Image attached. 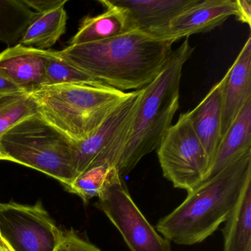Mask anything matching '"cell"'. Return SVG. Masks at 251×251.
<instances>
[{"instance_id": "cell-1", "label": "cell", "mask_w": 251, "mask_h": 251, "mask_svg": "<svg viewBox=\"0 0 251 251\" xmlns=\"http://www.w3.org/2000/svg\"><path fill=\"white\" fill-rule=\"evenodd\" d=\"M172 46L136 29L102 42L69 46L58 53L92 77L124 92L151 83L168 61Z\"/></svg>"}, {"instance_id": "cell-2", "label": "cell", "mask_w": 251, "mask_h": 251, "mask_svg": "<svg viewBox=\"0 0 251 251\" xmlns=\"http://www.w3.org/2000/svg\"><path fill=\"white\" fill-rule=\"evenodd\" d=\"M251 180V151L202 182L180 205L159 220L156 230L177 245L201 243L225 223Z\"/></svg>"}, {"instance_id": "cell-3", "label": "cell", "mask_w": 251, "mask_h": 251, "mask_svg": "<svg viewBox=\"0 0 251 251\" xmlns=\"http://www.w3.org/2000/svg\"><path fill=\"white\" fill-rule=\"evenodd\" d=\"M194 48L189 39L173 50L161 73L141 89L137 107L126 131L116 167L122 178L127 176L142 158L158 149L171 127L179 108L182 70Z\"/></svg>"}, {"instance_id": "cell-4", "label": "cell", "mask_w": 251, "mask_h": 251, "mask_svg": "<svg viewBox=\"0 0 251 251\" xmlns=\"http://www.w3.org/2000/svg\"><path fill=\"white\" fill-rule=\"evenodd\" d=\"M38 114L73 142L93 134L131 92L108 85H43L27 92Z\"/></svg>"}, {"instance_id": "cell-5", "label": "cell", "mask_w": 251, "mask_h": 251, "mask_svg": "<svg viewBox=\"0 0 251 251\" xmlns=\"http://www.w3.org/2000/svg\"><path fill=\"white\" fill-rule=\"evenodd\" d=\"M0 145L10 161L42 172L65 188L75 178L73 142L38 113L0 136Z\"/></svg>"}, {"instance_id": "cell-6", "label": "cell", "mask_w": 251, "mask_h": 251, "mask_svg": "<svg viewBox=\"0 0 251 251\" xmlns=\"http://www.w3.org/2000/svg\"><path fill=\"white\" fill-rule=\"evenodd\" d=\"M156 151L163 175L174 187L189 192L205 181L209 160L187 113L172 125Z\"/></svg>"}, {"instance_id": "cell-7", "label": "cell", "mask_w": 251, "mask_h": 251, "mask_svg": "<svg viewBox=\"0 0 251 251\" xmlns=\"http://www.w3.org/2000/svg\"><path fill=\"white\" fill-rule=\"evenodd\" d=\"M64 233L41 202L0 203V237L12 251H54Z\"/></svg>"}, {"instance_id": "cell-8", "label": "cell", "mask_w": 251, "mask_h": 251, "mask_svg": "<svg viewBox=\"0 0 251 251\" xmlns=\"http://www.w3.org/2000/svg\"><path fill=\"white\" fill-rule=\"evenodd\" d=\"M96 206L117 227L130 251H172L170 241L148 222L124 182L107 186L98 197Z\"/></svg>"}, {"instance_id": "cell-9", "label": "cell", "mask_w": 251, "mask_h": 251, "mask_svg": "<svg viewBox=\"0 0 251 251\" xmlns=\"http://www.w3.org/2000/svg\"><path fill=\"white\" fill-rule=\"evenodd\" d=\"M236 14L235 0H198L167 24L147 33L173 44L192 35L211 31Z\"/></svg>"}, {"instance_id": "cell-10", "label": "cell", "mask_w": 251, "mask_h": 251, "mask_svg": "<svg viewBox=\"0 0 251 251\" xmlns=\"http://www.w3.org/2000/svg\"><path fill=\"white\" fill-rule=\"evenodd\" d=\"M224 76L222 98V138L245 104L251 100V36H248L234 62Z\"/></svg>"}, {"instance_id": "cell-11", "label": "cell", "mask_w": 251, "mask_h": 251, "mask_svg": "<svg viewBox=\"0 0 251 251\" xmlns=\"http://www.w3.org/2000/svg\"><path fill=\"white\" fill-rule=\"evenodd\" d=\"M0 73L22 90L30 92L44 84L45 50L17 44L0 52Z\"/></svg>"}, {"instance_id": "cell-12", "label": "cell", "mask_w": 251, "mask_h": 251, "mask_svg": "<svg viewBox=\"0 0 251 251\" xmlns=\"http://www.w3.org/2000/svg\"><path fill=\"white\" fill-rule=\"evenodd\" d=\"M224 83L223 76L194 109L186 112L192 128L206 152L210 167L221 142L222 98Z\"/></svg>"}, {"instance_id": "cell-13", "label": "cell", "mask_w": 251, "mask_h": 251, "mask_svg": "<svg viewBox=\"0 0 251 251\" xmlns=\"http://www.w3.org/2000/svg\"><path fill=\"white\" fill-rule=\"evenodd\" d=\"M105 11L95 17H86L77 33L70 41V46L102 42L136 30L128 11L111 0H102Z\"/></svg>"}, {"instance_id": "cell-14", "label": "cell", "mask_w": 251, "mask_h": 251, "mask_svg": "<svg viewBox=\"0 0 251 251\" xmlns=\"http://www.w3.org/2000/svg\"><path fill=\"white\" fill-rule=\"evenodd\" d=\"M128 11L138 30L148 32L164 26L198 0H111Z\"/></svg>"}, {"instance_id": "cell-15", "label": "cell", "mask_w": 251, "mask_h": 251, "mask_svg": "<svg viewBox=\"0 0 251 251\" xmlns=\"http://www.w3.org/2000/svg\"><path fill=\"white\" fill-rule=\"evenodd\" d=\"M251 151V100H250L222 138L205 180L214 177L243 154Z\"/></svg>"}, {"instance_id": "cell-16", "label": "cell", "mask_w": 251, "mask_h": 251, "mask_svg": "<svg viewBox=\"0 0 251 251\" xmlns=\"http://www.w3.org/2000/svg\"><path fill=\"white\" fill-rule=\"evenodd\" d=\"M67 0H60L55 6L38 13L19 44L39 50L55 45L67 30Z\"/></svg>"}, {"instance_id": "cell-17", "label": "cell", "mask_w": 251, "mask_h": 251, "mask_svg": "<svg viewBox=\"0 0 251 251\" xmlns=\"http://www.w3.org/2000/svg\"><path fill=\"white\" fill-rule=\"evenodd\" d=\"M223 251H251V180L225 222Z\"/></svg>"}, {"instance_id": "cell-18", "label": "cell", "mask_w": 251, "mask_h": 251, "mask_svg": "<svg viewBox=\"0 0 251 251\" xmlns=\"http://www.w3.org/2000/svg\"><path fill=\"white\" fill-rule=\"evenodd\" d=\"M37 14L27 0H0V42L19 44Z\"/></svg>"}, {"instance_id": "cell-19", "label": "cell", "mask_w": 251, "mask_h": 251, "mask_svg": "<svg viewBox=\"0 0 251 251\" xmlns=\"http://www.w3.org/2000/svg\"><path fill=\"white\" fill-rule=\"evenodd\" d=\"M123 181L117 167L109 161L98 163L79 175L66 188L69 192L78 195L84 202L95 197L110 185Z\"/></svg>"}, {"instance_id": "cell-20", "label": "cell", "mask_w": 251, "mask_h": 251, "mask_svg": "<svg viewBox=\"0 0 251 251\" xmlns=\"http://www.w3.org/2000/svg\"><path fill=\"white\" fill-rule=\"evenodd\" d=\"M45 77L43 85H106L63 59L58 51L45 50Z\"/></svg>"}, {"instance_id": "cell-21", "label": "cell", "mask_w": 251, "mask_h": 251, "mask_svg": "<svg viewBox=\"0 0 251 251\" xmlns=\"http://www.w3.org/2000/svg\"><path fill=\"white\" fill-rule=\"evenodd\" d=\"M37 113L36 102L27 92L0 97V136Z\"/></svg>"}, {"instance_id": "cell-22", "label": "cell", "mask_w": 251, "mask_h": 251, "mask_svg": "<svg viewBox=\"0 0 251 251\" xmlns=\"http://www.w3.org/2000/svg\"><path fill=\"white\" fill-rule=\"evenodd\" d=\"M54 251H102L99 248L82 239L73 230L64 233L60 245Z\"/></svg>"}, {"instance_id": "cell-23", "label": "cell", "mask_w": 251, "mask_h": 251, "mask_svg": "<svg viewBox=\"0 0 251 251\" xmlns=\"http://www.w3.org/2000/svg\"><path fill=\"white\" fill-rule=\"evenodd\" d=\"M236 5V20L251 25V2L250 0H235Z\"/></svg>"}, {"instance_id": "cell-24", "label": "cell", "mask_w": 251, "mask_h": 251, "mask_svg": "<svg viewBox=\"0 0 251 251\" xmlns=\"http://www.w3.org/2000/svg\"><path fill=\"white\" fill-rule=\"evenodd\" d=\"M26 92L13 83L5 75L0 73V97Z\"/></svg>"}, {"instance_id": "cell-25", "label": "cell", "mask_w": 251, "mask_h": 251, "mask_svg": "<svg viewBox=\"0 0 251 251\" xmlns=\"http://www.w3.org/2000/svg\"><path fill=\"white\" fill-rule=\"evenodd\" d=\"M0 251H12L2 238H0Z\"/></svg>"}, {"instance_id": "cell-26", "label": "cell", "mask_w": 251, "mask_h": 251, "mask_svg": "<svg viewBox=\"0 0 251 251\" xmlns=\"http://www.w3.org/2000/svg\"><path fill=\"white\" fill-rule=\"evenodd\" d=\"M0 160H5V161H9V158H8L5 152L2 151L1 145H0Z\"/></svg>"}, {"instance_id": "cell-27", "label": "cell", "mask_w": 251, "mask_h": 251, "mask_svg": "<svg viewBox=\"0 0 251 251\" xmlns=\"http://www.w3.org/2000/svg\"><path fill=\"white\" fill-rule=\"evenodd\" d=\"M0 238H1V237H0Z\"/></svg>"}, {"instance_id": "cell-28", "label": "cell", "mask_w": 251, "mask_h": 251, "mask_svg": "<svg viewBox=\"0 0 251 251\" xmlns=\"http://www.w3.org/2000/svg\"><path fill=\"white\" fill-rule=\"evenodd\" d=\"M1 97H2V96H1Z\"/></svg>"}]
</instances>
